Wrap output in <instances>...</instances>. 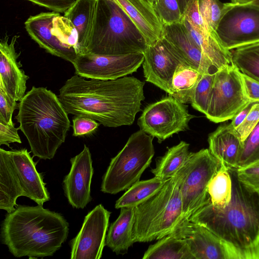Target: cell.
Returning <instances> with one entry per match:
<instances>
[{"label": "cell", "instance_id": "obj_11", "mask_svg": "<svg viewBox=\"0 0 259 259\" xmlns=\"http://www.w3.org/2000/svg\"><path fill=\"white\" fill-rule=\"evenodd\" d=\"M193 117L186 106L169 95L147 106L138 124L141 130L161 142L174 134L187 130Z\"/></svg>", "mask_w": 259, "mask_h": 259}, {"label": "cell", "instance_id": "obj_38", "mask_svg": "<svg viewBox=\"0 0 259 259\" xmlns=\"http://www.w3.org/2000/svg\"><path fill=\"white\" fill-rule=\"evenodd\" d=\"M238 179L252 190L259 192V161L236 168Z\"/></svg>", "mask_w": 259, "mask_h": 259}, {"label": "cell", "instance_id": "obj_33", "mask_svg": "<svg viewBox=\"0 0 259 259\" xmlns=\"http://www.w3.org/2000/svg\"><path fill=\"white\" fill-rule=\"evenodd\" d=\"M52 30L53 34L61 43L68 47L75 48L77 52V32L70 20L58 15L53 21Z\"/></svg>", "mask_w": 259, "mask_h": 259}, {"label": "cell", "instance_id": "obj_42", "mask_svg": "<svg viewBox=\"0 0 259 259\" xmlns=\"http://www.w3.org/2000/svg\"><path fill=\"white\" fill-rule=\"evenodd\" d=\"M73 136L78 137L90 134L96 130L99 123L90 117L77 115L72 119Z\"/></svg>", "mask_w": 259, "mask_h": 259}, {"label": "cell", "instance_id": "obj_37", "mask_svg": "<svg viewBox=\"0 0 259 259\" xmlns=\"http://www.w3.org/2000/svg\"><path fill=\"white\" fill-rule=\"evenodd\" d=\"M259 161V122L243 142L237 168Z\"/></svg>", "mask_w": 259, "mask_h": 259}, {"label": "cell", "instance_id": "obj_2", "mask_svg": "<svg viewBox=\"0 0 259 259\" xmlns=\"http://www.w3.org/2000/svg\"><path fill=\"white\" fill-rule=\"evenodd\" d=\"M229 170L233 184L230 203L218 208L208 198L188 221L203 226L230 245L239 259H259V192L238 179L236 168Z\"/></svg>", "mask_w": 259, "mask_h": 259}, {"label": "cell", "instance_id": "obj_16", "mask_svg": "<svg viewBox=\"0 0 259 259\" xmlns=\"http://www.w3.org/2000/svg\"><path fill=\"white\" fill-rule=\"evenodd\" d=\"M70 161V171L63 181L65 195L73 207L83 208L92 200L91 184L94 168L89 148L84 145L82 151Z\"/></svg>", "mask_w": 259, "mask_h": 259}, {"label": "cell", "instance_id": "obj_47", "mask_svg": "<svg viewBox=\"0 0 259 259\" xmlns=\"http://www.w3.org/2000/svg\"><path fill=\"white\" fill-rule=\"evenodd\" d=\"M179 3L181 13L183 16V14L185 11L187 7L192 0H177Z\"/></svg>", "mask_w": 259, "mask_h": 259}, {"label": "cell", "instance_id": "obj_7", "mask_svg": "<svg viewBox=\"0 0 259 259\" xmlns=\"http://www.w3.org/2000/svg\"><path fill=\"white\" fill-rule=\"evenodd\" d=\"M153 139L141 130L131 136L122 150L111 159L103 177L102 192L115 194L140 181L154 155Z\"/></svg>", "mask_w": 259, "mask_h": 259}, {"label": "cell", "instance_id": "obj_15", "mask_svg": "<svg viewBox=\"0 0 259 259\" xmlns=\"http://www.w3.org/2000/svg\"><path fill=\"white\" fill-rule=\"evenodd\" d=\"M143 62L145 80L170 94L174 73L184 64L169 42L163 37L147 46Z\"/></svg>", "mask_w": 259, "mask_h": 259}, {"label": "cell", "instance_id": "obj_12", "mask_svg": "<svg viewBox=\"0 0 259 259\" xmlns=\"http://www.w3.org/2000/svg\"><path fill=\"white\" fill-rule=\"evenodd\" d=\"M144 60L142 53L116 56L87 53L78 54L73 65L79 76L112 80L136 72Z\"/></svg>", "mask_w": 259, "mask_h": 259}, {"label": "cell", "instance_id": "obj_14", "mask_svg": "<svg viewBox=\"0 0 259 259\" xmlns=\"http://www.w3.org/2000/svg\"><path fill=\"white\" fill-rule=\"evenodd\" d=\"M169 235L185 239L195 259H239L233 247L198 224L180 223Z\"/></svg>", "mask_w": 259, "mask_h": 259}, {"label": "cell", "instance_id": "obj_39", "mask_svg": "<svg viewBox=\"0 0 259 259\" xmlns=\"http://www.w3.org/2000/svg\"><path fill=\"white\" fill-rule=\"evenodd\" d=\"M183 18L196 30L213 33L209 29L202 17L199 9L198 0H192L183 14Z\"/></svg>", "mask_w": 259, "mask_h": 259}, {"label": "cell", "instance_id": "obj_41", "mask_svg": "<svg viewBox=\"0 0 259 259\" xmlns=\"http://www.w3.org/2000/svg\"><path fill=\"white\" fill-rule=\"evenodd\" d=\"M0 88V122L13 123L12 115L15 109H19V103Z\"/></svg>", "mask_w": 259, "mask_h": 259}, {"label": "cell", "instance_id": "obj_34", "mask_svg": "<svg viewBox=\"0 0 259 259\" xmlns=\"http://www.w3.org/2000/svg\"><path fill=\"white\" fill-rule=\"evenodd\" d=\"M228 3L219 0H198V6L202 17L212 32L215 30L228 7Z\"/></svg>", "mask_w": 259, "mask_h": 259}, {"label": "cell", "instance_id": "obj_30", "mask_svg": "<svg viewBox=\"0 0 259 259\" xmlns=\"http://www.w3.org/2000/svg\"><path fill=\"white\" fill-rule=\"evenodd\" d=\"M189 148V144L184 141L169 148L157 160L151 172L155 177L164 180L174 177L187 161L190 153Z\"/></svg>", "mask_w": 259, "mask_h": 259}, {"label": "cell", "instance_id": "obj_23", "mask_svg": "<svg viewBox=\"0 0 259 259\" xmlns=\"http://www.w3.org/2000/svg\"><path fill=\"white\" fill-rule=\"evenodd\" d=\"M24 193L9 156L0 149V208L11 213L17 206L16 200Z\"/></svg>", "mask_w": 259, "mask_h": 259}, {"label": "cell", "instance_id": "obj_48", "mask_svg": "<svg viewBox=\"0 0 259 259\" xmlns=\"http://www.w3.org/2000/svg\"><path fill=\"white\" fill-rule=\"evenodd\" d=\"M254 0H231V3L238 4H248L251 3Z\"/></svg>", "mask_w": 259, "mask_h": 259}, {"label": "cell", "instance_id": "obj_26", "mask_svg": "<svg viewBox=\"0 0 259 259\" xmlns=\"http://www.w3.org/2000/svg\"><path fill=\"white\" fill-rule=\"evenodd\" d=\"M183 22L196 45L219 70L233 64L231 51L222 46L215 32L196 30L184 18Z\"/></svg>", "mask_w": 259, "mask_h": 259}, {"label": "cell", "instance_id": "obj_29", "mask_svg": "<svg viewBox=\"0 0 259 259\" xmlns=\"http://www.w3.org/2000/svg\"><path fill=\"white\" fill-rule=\"evenodd\" d=\"M202 75L195 68L184 64H180L174 73L169 95L183 104L190 102Z\"/></svg>", "mask_w": 259, "mask_h": 259}, {"label": "cell", "instance_id": "obj_17", "mask_svg": "<svg viewBox=\"0 0 259 259\" xmlns=\"http://www.w3.org/2000/svg\"><path fill=\"white\" fill-rule=\"evenodd\" d=\"M162 37L186 65L195 68L202 74H213L219 70L193 40L183 21L164 26Z\"/></svg>", "mask_w": 259, "mask_h": 259}, {"label": "cell", "instance_id": "obj_6", "mask_svg": "<svg viewBox=\"0 0 259 259\" xmlns=\"http://www.w3.org/2000/svg\"><path fill=\"white\" fill-rule=\"evenodd\" d=\"M183 219V203L178 172L162 188L136 207L134 243L159 240L170 234Z\"/></svg>", "mask_w": 259, "mask_h": 259}, {"label": "cell", "instance_id": "obj_36", "mask_svg": "<svg viewBox=\"0 0 259 259\" xmlns=\"http://www.w3.org/2000/svg\"><path fill=\"white\" fill-rule=\"evenodd\" d=\"M152 5L163 26L183 21V16L177 0H155Z\"/></svg>", "mask_w": 259, "mask_h": 259}, {"label": "cell", "instance_id": "obj_4", "mask_svg": "<svg viewBox=\"0 0 259 259\" xmlns=\"http://www.w3.org/2000/svg\"><path fill=\"white\" fill-rule=\"evenodd\" d=\"M15 116L33 156L53 159L65 142L70 126L68 113L57 96L47 88L32 87L19 103Z\"/></svg>", "mask_w": 259, "mask_h": 259}, {"label": "cell", "instance_id": "obj_13", "mask_svg": "<svg viewBox=\"0 0 259 259\" xmlns=\"http://www.w3.org/2000/svg\"><path fill=\"white\" fill-rule=\"evenodd\" d=\"M110 214L100 204L87 214L79 232L70 242L71 259L102 257Z\"/></svg>", "mask_w": 259, "mask_h": 259}, {"label": "cell", "instance_id": "obj_10", "mask_svg": "<svg viewBox=\"0 0 259 259\" xmlns=\"http://www.w3.org/2000/svg\"><path fill=\"white\" fill-rule=\"evenodd\" d=\"M240 72L232 64L215 73L205 114L209 120L218 123L232 119L249 102Z\"/></svg>", "mask_w": 259, "mask_h": 259}, {"label": "cell", "instance_id": "obj_49", "mask_svg": "<svg viewBox=\"0 0 259 259\" xmlns=\"http://www.w3.org/2000/svg\"><path fill=\"white\" fill-rule=\"evenodd\" d=\"M251 3L259 6V0H254Z\"/></svg>", "mask_w": 259, "mask_h": 259}, {"label": "cell", "instance_id": "obj_22", "mask_svg": "<svg viewBox=\"0 0 259 259\" xmlns=\"http://www.w3.org/2000/svg\"><path fill=\"white\" fill-rule=\"evenodd\" d=\"M208 142L210 153L222 165L237 168L243 142L230 124L219 126L209 135Z\"/></svg>", "mask_w": 259, "mask_h": 259}, {"label": "cell", "instance_id": "obj_31", "mask_svg": "<svg viewBox=\"0 0 259 259\" xmlns=\"http://www.w3.org/2000/svg\"><path fill=\"white\" fill-rule=\"evenodd\" d=\"M232 188V179L229 169L221 165L208 186L210 203L218 208L225 207L231 200Z\"/></svg>", "mask_w": 259, "mask_h": 259}, {"label": "cell", "instance_id": "obj_40", "mask_svg": "<svg viewBox=\"0 0 259 259\" xmlns=\"http://www.w3.org/2000/svg\"><path fill=\"white\" fill-rule=\"evenodd\" d=\"M259 122V102H255L243 122L235 129L243 142Z\"/></svg>", "mask_w": 259, "mask_h": 259}, {"label": "cell", "instance_id": "obj_20", "mask_svg": "<svg viewBox=\"0 0 259 259\" xmlns=\"http://www.w3.org/2000/svg\"><path fill=\"white\" fill-rule=\"evenodd\" d=\"M8 153L22 188L24 196L33 200L38 205L50 199L43 177L36 168L37 162L33 161L27 149H14Z\"/></svg>", "mask_w": 259, "mask_h": 259}, {"label": "cell", "instance_id": "obj_35", "mask_svg": "<svg viewBox=\"0 0 259 259\" xmlns=\"http://www.w3.org/2000/svg\"><path fill=\"white\" fill-rule=\"evenodd\" d=\"M215 74H202L196 86L190 102L194 109L205 115L209 105Z\"/></svg>", "mask_w": 259, "mask_h": 259}, {"label": "cell", "instance_id": "obj_46", "mask_svg": "<svg viewBox=\"0 0 259 259\" xmlns=\"http://www.w3.org/2000/svg\"><path fill=\"white\" fill-rule=\"evenodd\" d=\"M255 103L249 102L234 116L230 123L233 128L236 129L243 122Z\"/></svg>", "mask_w": 259, "mask_h": 259}, {"label": "cell", "instance_id": "obj_28", "mask_svg": "<svg viewBox=\"0 0 259 259\" xmlns=\"http://www.w3.org/2000/svg\"><path fill=\"white\" fill-rule=\"evenodd\" d=\"M167 180L156 177L139 181L127 189L116 201L115 207H136L155 195L163 186Z\"/></svg>", "mask_w": 259, "mask_h": 259}, {"label": "cell", "instance_id": "obj_19", "mask_svg": "<svg viewBox=\"0 0 259 259\" xmlns=\"http://www.w3.org/2000/svg\"><path fill=\"white\" fill-rule=\"evenodd\" d=\"M59 14L52 12L30 16L24 23L25 28L30 37L40 48L73 64L78 55L77 50L61 43L52 32L53 21Z\"/></svg>", "mask_w": 259, "mask_h": 259}, {"label": "cell", "instance_id": "obj_3", "mask_svg": "<svg viewBox=\"0 0 259 259\" xmlns=\"http://www.w3.org/2000/svg\"><path fill=\"white\" fill-rule=\"evenodd\" d=\"M69 224L59 213L42 205H18L1 225L2 243L16 257L53 256L67 238Z\"/></svg>", "mask_w": 259, "mask_h": 259}, {"label": "cell", "instance_id": "obj_43", "mask_svg": "<svg viewBox=\"0 0 259 259\" xmlns=\"http://www.w3.org/2000/svg\"><path fill=\"white\" fill-rule=\"evenodd\" d=\"M19 128L15 127L14 123L8 124L0 122V145L10 147L11 143H22L18 135Z\"/></svg>", "mask_w": 259, "mask_h": 259}, {"label": "cell", "instance_id": "obj_9", "mask_svg": "<svg viewBox=\"0 0 259 259\" xmlns=\"http://www.w3.org/2000/svg\"><path fill=\"white\" fill-rule=\"evenodd\" d=\"M215 34L229 51L259 42V6L228 3Z\"/></svg>", "mask_w": 259, "mask_h": 259}, {"label": "cell", "instance_id": "obj_1", "mask_svg": "<svg viewBox=\"0 0 259 259\" xmlns=\"http://www.w3.org/2000/svg\"><path fill=\"white\" fill-rule=\"evenodd\" d=\"M75 74L59 90L58 97L68 114L90 117L106 127L133 123L145 97V82L133 76L112 80Z\"/></svg>", "mask_w": 259, "mask_h": 259}, {"label": "cell", "instance_id": "obj_5", "mask_svg": "<svg viewBox=\"0 0 259 259\" xmlns=\"http://www.w3.org/2000/svg\"><path fill=\"white\" fill-rule=\"evenodd\" d=\"M147 46L141 32L117 4L113 0H96L84 54L116 56L144 53Z\"/></svg>", "mask_w": 259, "mask_h": 259}, {"label": "cell", "instance_id": "obj_21", "mask_svg": "<svg viewBox=\"0 0 259 259\" xmlns=\"http://www.w3.org/2000/svg\"><path fill=\"white\" fill-rule=\"evenodd\" d=\"M137 26L148 46L162 38L163 25L147 0H113Z\"/></svg>", "mask_w": 259, "mask_h": 259}, {"label": "cell", "instance_id": "obj_25", "mask_svg": "<svg viewBox=\"0 0 259 259\" xmlns=\"http://www.w3.org/2000/svg\"><path fill=\"white\" fill-rule=\"evenodd\" d=\"M96 0H75L65 12L77 32L78 54L84 53L91 34Z\"/></svg>", "mask_w": 259, "mask_h": 259}, {"label": "cell", "instance_id": "obj_45", "mask_svg": "<svg viewBox=\"0 0 259 259\" xmlns=\"http://www.w3.org/2000/svg\"><path fill=\"white\" fill-rule=\"evenodd\" d=\"M53 12L64 13L75 0H27Z\"/></svg>", "mask_w": 259, "mask_h": 259}, {"label": "cell", "instance_id": "obj_8", "mask_svg": "<svg viewBox=\"0 0 259 259\" xmlns=\"http://www.w3.org/2000/svg\"><path fill=\"white\" fill-rule=\"evenodd\" d=\"M221 166V163L208 149L190 152L178 172L183 203V219L180 223L188 221L205 203L209 198V183Z\"/></svg>", "mask_w": 259, "mask_h": 259}, {"label": "cell", "instance_id": "obj_44", "mask_svg": "<svg viewBox=\"0 0 259 259\" xmlns=\"http://www.w3.org/2000/svg\"><path fill=\"white\" fill-rule=\"evenodd\" d=\"M245 96L249 102H259V81L240 72Z\"/></svg>", "mask_w": 259, "mask_h": 259}, {"label": "cell", "instance_id": "obj_24", "mask_svg": "<svg viewBox=\"0 0 259 259\" xmlns=\"http://www.w3.org/2000/svg\"><path fill=\"white\" fill-rule=\"evenodd\" d=\"M136 207H122L110 226L105 244L117 254H124L134 243L133 237Z\"/></svg>", "mask_w": 259, "mask_h": 259}, {"label": "cell", "instance_id": "obj_32", "mask_svg": "<svg viewBox=\"0 0 259 259\" xmlns=\"http://www.w3.org/2000/svg\"><path fill=\"white\" fill-rule=\"evenodd\" d=\"M233 64L242 73L259 81V42L231 50Z\"/></svg>", "mask_w": 259, "mask_h": 259}, {"label": "cell", "instance_id": "obj_27", "mask_svg": "<svg viewBox=\"0 0 259 259\" xmlns=\"http://www.w3.org/2000/svg\"><path fill=\"white\" fill-rule=\"evenodd\" d=\"M143 259H195L184 238L168 235L149 246Z\"/></svg>", "mask_w": 259, "mask_h": 259}, {"label": "cell", "instance_id": "obj_18", "mask_svg": "<svg viewBox=\"0 0 259 259\" xmlns=\"http://www.w3.org/2000/svg\"><path fill=\"white\" fill-rule=\"evenodd\" d=\"M19 36H14L10 42L6 36L0 42V88L12 99L20 101L25 96L26 82L29 76L21 69L22 64L17 59L15 45Z\"/></svg>", "mask_w": 259, "mask_h": 259}]
</instances>
